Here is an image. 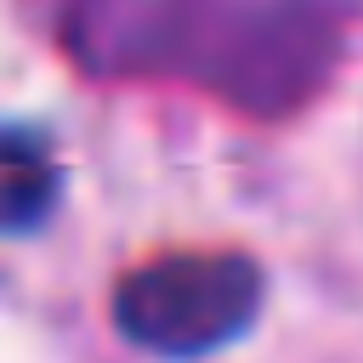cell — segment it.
Masks as SVG:
<instances>
[{
    "mask_svg": "<svg viewBox=\"0 0 363 363\" xmlns=\"http://www.w3.org/2000/svg\"><path fill=\"white\" fill-rule=\"evenodd\" d=\"M261 295L244 250H170L113 284V329L153 357H210L255 323Z\"/></svg>",
    "mask_w": 363,
    "mask_h": 363,
    "instance_id": "cell-1",
    "label": "cell"
},
{
    "mask_svg": "<svg viewBox=\"0 0 363 363\" xmlns=\"http://www.w3.org/2000/svg\"><path fill=\"white\" fill-rule=\"evenodd\" d=\"M250 0H62L57 34L85 74H187L210 79Z\"/></svg>",
    "mask_w": 363,
    "mask_h": 363,
    "instance_id": "cell-2",
    "label": "cell"
},
{
    "mask_svg": "<svg viewBox=\"0 0 363 363\" xmlns=\"http://www.w3.org/2000/svg\"><path fill=\"white\" fill-rule=\"evenodd\" d=\"M346 6L340 0H250L233 40L210 68V91L255 119H284L340 62Z\"/></svg>",
    "mask_w": 363,
    "mask_h": 363,
    "instance_id": "cell-3",
    "label": "cell"
},
{
    "mask_svg": "<svg viewBox=\"0 0 363 363\" xmlns=\"http://www.w3.org/2000/svg\"><path fill=\"white\" fill-rule=\"evenodd\" d=\"M51 193H57V170L45 142H34V130H11L6 136V227L28 233L51 210Z\"/></svg>",
    "mask_w": 363,
    "mask_h": 363,
    "instance_id": "cell-4",
    "label": "cell"
}]
</instances>
